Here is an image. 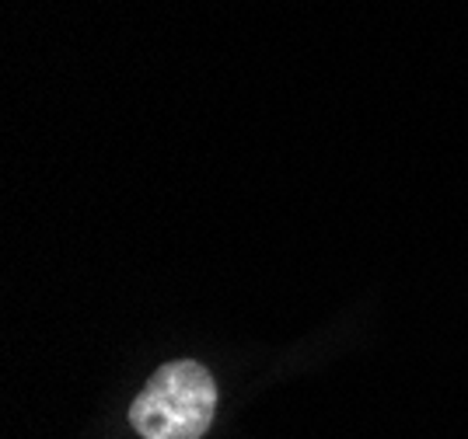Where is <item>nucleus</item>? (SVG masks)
<instances>
[{
  "instance_id": "1",
  "label": "nucleus",
  "mask_w": 468,
  "mask_h": 439,
  "mask_svg": "<svg viewBox=\"0 0 468 439\" xmlns=\"http://www.w3.org/2000/svg\"><path fill=\"white\" fill-rule=\"evenodd\" d=\"M217 408V383L193 360L161 366L130 408V422L147 439H199Z\"/></svg>"
}]
</instances>
